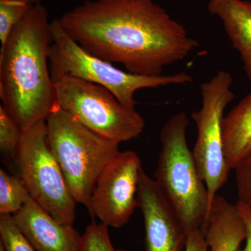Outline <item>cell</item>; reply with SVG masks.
Returning <instances> with one entry per match:
<instances>
[{"label": "cell", "instance_id": "1", "mask_svg": "<svg viewBox=\"0 0 251 251\" xmlns=\"http://www.w3.org/2000/svg\"><path fill=\"white\" fill-rule=\"evenodd\" d=\"M59 21L87 52L136 75H161L199 46L152 0H86Z\"/></svg>", "mask_w": 251, "mask_h": 251}, {"label": "cell", "instance_id": "2", "mask_svg": "<svg viewBox=\"0 0 251 251\" xmlns=\"http://www.w3.org/2000/svg\"><path fill=\"white\" fill-rule=\"evenodd\" d=\"M52 42L49 11L31 8L13 27L0 52V98L21 130L46 121L58 107L49 69Z\"/></svg>", "mask_w": 251, "mask_h": 251}, {"label": "cell", "instance_id": "3", "mask_svg": "<svg viewBox=\"0 0 251 251\" xmlns=\"http://www.w3.org/2000/svg\"><path fill=\"white\" fill-rule=\"evenodd\" d=\"M189 120L184 112L172 116L162 127V150L155 181L174 208L186 232L205 229L209 196L193 151L186 140Z\"/></svg>", "mask_w": 251, "mask_h": 251}, {"label": "cell", "instance_id": "4", "mask_svg": "<svg viewBox=\"0 0 251 251\" xmlns=\"http://www.w3.org/2000/svg\"><path fill=\"white\" fill-rule=\"evenodd\" d=\"M46 123L48 144L69 190L89 211L99 176L120 152L119 143L89 129L59 107Z\"/></svg>", "mask_w": 251, "mask_h": 251}, {"label": "cell", "instance_id": "5", "mask_svg": "<svg viewBox=\"0 0 251 251\" xmlns=\"http://www.w3.org/2000/svg\"><path fill=\"white\" fill-rule=\"evenodd\" d=\"M52 42L49 49V69L54 82L64 75L105 87L125 106L135 108L137 91L172 85H186L193 81L186 72L173 75L145 76L117 69L111 63L92 55L67 34L59 19L51 22Z\"/></svg>", "mask_w": 251, "mask_h": 251}, {"label": "cell", "instance_id": "6", "mask_svg": "<svg viewBox=\"0 0 251 251\" xmlns=\"http://www.w3.org/2000/svg\"><path fill=\"white\" fill-rule=\"evenodd\" d=\"M54 84L59 108L92 131L119 144L143 133V117L105 87L71 75Z\"/></svg>", "mask_w": 251, "mask_h": 251}, {"label": "cell", "instance_id": "7", "mask_svg": "<svg viewBox=\"0 0 251 251\" xmlns=\"http://www.w3.org/2000/svg\"><path fill=\"white\" fill-rule=\"evenodd\" d=\"M15 164L31 198L61 224L73 226L77 202L49 148L46 121L21 130Z\"/></svg>", "mask_w": 251, "mask_h": 251}, {"label": "cell", "instance_id": "8", "mask_svg": "<svg viewBox=\"0 0 251 251\" xmlns=\"http://www.w3.org/2000/svg\"><path fill=\"white\" fill-rule=\"evenodd\" d=\"M232 85L230 74L220 71L201 85L202 107L192 113L198 130L193 153L207 188L209 209L230 171L225 158L223 122L226 107L234 99Z\"/></svg>", "mask_w": 251, "mask_h": 251}, {"label": "cell", "instance_id": "9", "mask_svg": "<svg viewBox=\"0 0 251 251\" xmlns=\"http://www.w3.org/2000/svg\"><path fill=\"white\" fill-rule=\"evenodd\" d=\"M143 170L135 151H120L99 176L89 213L108 227L120 228L128 222L138 206V181Z\"/></svg>", "mask_w": 251, "mask_h": 251}, {"label": "cell", "instance_id": "10", "mask_svg": "<svg viewBox=\"0 0 251 251\" xmlns=\"http://www.w3.org/2000/svg\"><path fill=\"white\" fill-rule=\"evenodd\" d=\"M137 202L145 224V251H184L186 229L156 181L143 169L138 181Z\"/></svg>", "mask_w": 251, "mask_h": 251}, {"label": "cell", "instance_id": "11", "mask_svg": "<svg viewBox=\"0 0 251 251\" xmlns=\"http://www.w3.org/2000/svg\"><path fill=\"white\" fill-rule=\"evenodd\" d=\"M12 216L36 251H79L82 235L73 226L54 219L32 198Z\"/></svg>", "mask_w": 251, "mask_h": 251}, {"label": "cell", "instance_id": "12", "mask_svg": "<svg viewBox=\"0 0 251 251\" xmlns=\"http://www.w3.org/2000/svg\"><path fill=\"white\" fill-rule=\"evenodd\" d=\"M211 251H239L247 237V225L237 204L216 196L211 203L204 229Z\"/></svg>", "mask_w": 251, "mask_h": 251}, {"label": "cell", "instance_id": "13", "mask_svg": "<svg viewBox=\"0 0 251 251\" xmlns=\"http://www.w3.org/2000/svg\"><path fill=\"white\" fill-rule=\"evenodd\" d=\"M208 11L221 20L251 82V1L209 0Z\"/></svg>", "mask_w": 251, "mask_h": 251}, {"label": "cell", "instance_id": "14", "mask_svg": "<svg viewBox=\"0 0 251 251\" xmlns=\"http://www.w3.org/2000/svg\"><path fill=\"white\" fill-rule=\"evenodd\" d=\"M223 138L226 163L236 170L251 156V92L224 117Z\"/></svg>", "mask_w": 251, "mask_h": 251}, {"label": "cell", "instance_id": "15", "mask_svg": "<svg viewBox=\"0 0 251 251\" xmlns=\"http://www.w3.org/2000/svg\"><path fill=\"white\" fill-rule=\"evenodd\" d=\"M30 198L19 176H14L2 168L0 169V215H14Z\"/></svg>", "mask_w": 251, "mask_h": 251}, {"label": "cell", "instance_id": "16", "mask_svg": "<svg viewBox=\"0 0 251 251\" xmlns=\"http://www.w3.org/2000/svg\"><path fill=\"white\" fill-rule=\"evenodd\" d=\"M41 0H0V41L4 44L11 29Z\"/></svg>", "mask_w": 251, "mask_h": 251}, {"label": "cell", "instance_id": "17", "mask_svg": "<svg viewBox=\"0 0 251 251\" xmlns=\"http://www.w3.org/2000/svg\"><path fill=\"white\" fill-rule=\"evenodd\" d=\"M21 130L2 105H0V150L9 162L16 163Z\"/></svg>", "mask_w": 251, "mask_h": 251}, {"label": "cell", "instance_id": "18", "mask_svg": "<svg viewBox=\"0 0 251 251\" xmlns=\"http://www.w3.org/2000/svg\"><path fill=\"white\" fill-rule=\"evenodd\" d=\"M0 236L5 251H36L11 214L0 215Z\"/></svg>", "mask_w": 251, "mask_h": 251}, {"label": "cell", "instance_id": "19", "mask_svg": "<svg viewBox=\"0 0 251 251\" xmlns=\"http://www.w3.org/2000/svg\"><path fill=\"white\" fill-rule=\"evenodd\" d=\"M108 227L102 223L89 225L81 236L79 251H126L113 247Z\"/></svg>", "mask_w": 251, "mask_h": 251}, {"label": "cell", "instance_id": "20", "mask_svg": "<svg viewBox=\"0 0 251 251\" xmlns=\"http://www.w3.org/2000/svg\"><path fill=\"white\" fill-rule=\"evenodd\" d=\"M236 181L238 201L249 204L251 203V156L238 166Z\"/></svg>", "mask_w": 251, "mask_h": 251}, {"label": "cell", "instance_id": "21", "mask_svg": "<svg viewBox=\"0 0 251 251\" xmlns=\"http://www.w3.org/2000/svg\"><path fill=\"white\" fill-rule=\"evenodd\" d=\"M184 251H211L202 229H193L187 232Z\"/></svg>", "mask_w": 251, "mask_h": 251}, {"label": "cell", "instance_id": "22", "mask_svg": "<svg viewBox=\"0 0 251 251\" xmlns=\"http://www.w3.org/2000/svg\"><path fill=\"white\" fill-rule=\"evenodd\" d=\"M236 204L244 218L247 228V237L245 241V246L243 249H240L239 251H251V209L248 204L240 201H237Z\"/></svg>", "mask_w": 251, "mask_h": 251}, {"label": "cell", "instance_id": "23", "mask_svg": "<svg viewBox=\"0 0 251 251\" xmlns=\"http://www.w3.org/2000/svg\"><path fill=\"white\" fill-rule=\"evenodd\" d=\"M0 251H5L4 247H3L2 244L0 243Z\"/></svg>", "mask_w": 251, "mask_h": 251}, {"label": "cell", "instance_id": "24", "mask_svg": "<svg viewBox=\"0 0 251 251\" xmlns=\"http://www.w3.org/2000/svg\"><path fill=\"white\" fill-rule=\"evenodd\" d=\"M248 205H249V207H250L251 209V204H248Z\"/></svg>", "mask_w": 251, "mask_h": 251}]
</instances>
